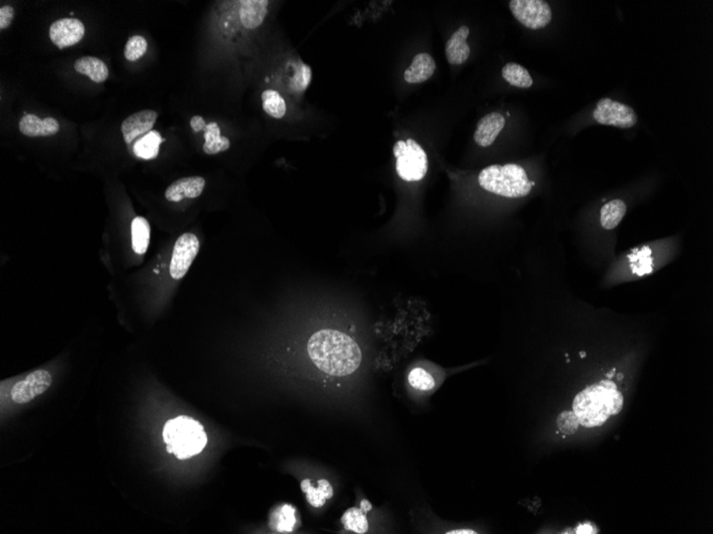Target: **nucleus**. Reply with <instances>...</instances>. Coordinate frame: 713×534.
Listing matches in <instances>:
<instances>
[{
  "instance_id": "f257e3e1",
  "label": "nucleus",
  "mask_w": 713,
  "mask_h": 534,
  "mask_svg": "<svg viewBox=\"0 0 713 534\" xmlns=\"http://www.w3.org/2000/svg\"><path fill=\"white\" fill-rule=\"evenodd\" d=\"M308 353L318 369L335 376L352 374L359 368L362 353L348 335L337 330H321L309 339Z\"/></svg>"
},
{
  "instance_id": "f03ea898",
  "label": "nucleus",
  "mask_w": 713,
  "mask_h": 534,
  "mask_svg": "<svg viewBox=\"0 0 713 534\" xmlns=\"http://www.w3.org/2000/svg\"><path fill=\"white\" fill-rule=\"evenodd\" d=\"M624 396L610 379L590 385L575 397L573 412L584 428L603 426L611 416L621 413Z\"/></svg>"
},
{
  "instance_id": "7ed1b4c3",
  "label": "nucleus",
  "mask_w": 713,
  "mask_h": 534,
  "mask_svg": "<svg viewBox=\"0 0 713 534\" xmlns=\"http://www.w3.org/2000/svg\"><path fill=\"white\" fill-rule=\"evenodd\" d=\"M163 438L168 452L173 453L178 459H190L199 454L207 444V436L202 424L185 415L166 422Z\"/></svg>"
},
{
  "instance_id": "20e7f679",
  "label": "nucleus",
  "mask_w": 713,
  "mask_h": 534,
  "mask_svg": "<svg viewBox=\"0 0 713 534\" xmlns=\"http://www.w3.org/2000/svg\"><path fill=\"white\" fill-rule=\"evenodd\" d=\"M478 184L485 191L509 198H524L534 186L523 167L514 163L485 167L478 175Z\"/></svg>"
},
{
  "instance_id": "39448f33",
  "label": "nucleus",
  "mask_w": 713,
  "mask_h": 534,
  "mask_svg": "<svg viewBox=\"0 0 713 534\" xmlns=\"http://www.w3.org/2000/svg\"><path fill=\"white\" fill-rule=\"evenodd\" d=\"M393 154L397 158V174L402 179L422 181L428 169V160L426 153L416 141L414 139L397 141L393 146Z\"/></svg>"
},
{
  "instance_id": "423d86ee",
  "label": "nucleus",
  "mask_w": 713,
  "mask_h": 534,
  "mask_svg": "<svg viewBox=\"0 0 713 534\" xmlns=\"http://www.w3.org/2000/svg\"><path fill=\"white\" fill-rule=\"evenodd\" d=\"M514 18L531 30L545 28L552 20V10L544 0H512Z\"/></svg>"
},
{
  "instance_id": "0eeeda50",
  "label": "nucleus",
  "mask_w": 713,
  "mask_h": 534,
  "mask_svg": "<svg viewBox=\"0 0 713 534\" xmlns=\"http://www.w3.org/2000/svg\"><path fill=\"white\" fill-rule=\"evenodd\" d=\"M593 115L600 125L615 126L624 129L633 127L638 123V115L630 106L611 98L600 99Z\"/></svg>"
},
{
  "instance_id": "6e6552de",
  "label": "nucleus",
  "mask_w": 713,
  "mask_h": 534,
  "mask_svg": "<svg viewBox=\"0 0 713 534\" xmlns=\"http://www.w3.org/2000/svg\"><path fill=\"white\" fill-rule=\"evenodd\" d=\"M200 250V242L194 234H183L178 237L173 246L171 262H170V275L173 279H181L190 270L194 260Z\"/></svg>"
},
{
  "instance_id": "1a4fd4ad",
  "label": "nucleus",
  "mask_w": 713,
  "mask_h": 534,
  "mask_svg": "<svg viewBox=\"0 0 713 534\" xmlns=\"http://www.w3.org/2000/svg\"><path fill=\"white\" fill-rule=\"evenodd\" d=\"M51 374L47 370H35L26 379L14 385L11 390V398L18 405H25L42 395L51 385Z\"/></svg>"
},
{
  "instance_id": "9d476101",
  "label": "nucleus",
  "mask_w": 713,
  "mask_h": 534,
  "mask_svg": "<svg viewBox=\"0 0 713 534\" xmlns=\"http://www.w3.org/2000/svg\"><path fill=\"white\" fill-rule=\"evenodd\" d=\"M85 32L84 24L78 18H61L51 25L49 38L56 46L62 49L78 44L84 38Z\"/></svg>"
},
{
  "instance_id": "9b49d317",
  "label": "nucleus",
  "mask_w": 713,
  "mask_h": 534,
  "mask_svg": "<svg viewBox=\"0 0 713 534\" xmlns=\"http://www.w3.org/2000/svg\"><path fill=\"white\" fill-rule=\"evenodd\" d=\"M157 117L159 115L156 111L142 110L126 117L121 126L125 144H130L141 134L150 132L156 122Z\"/></svg>"
},
{
  "instance_id": "f8f14e48",
  "label": "nucleus",
  "mask_w": 713,
  "mask_h": 534,
  "mask_svg": "<svg viewBox=\"0 0 713 534\" xmlns=\"http://www.w3.org/2000/svg\"><path fill=\"white\" fill-rule=\"evenodd\" d=\"M205 184L206 182L201 176L181 178L166 189V198L169 202H181L185 198H198L203 193Z\"/></svg>"
},
{
  "instance_id": "ddd939ff",
  "label": "nucleus",
  "mask_w": 713,
  "mask_h": 534,
  "mask_svg": "<svg viewBox=\"0 0 713 534\" xmlns=\"http://www.w3.org/2000/svg\"><path fill=\"white\" fill-rule=\"evenodd\" d=\"M504 126L505 117L501 113H489L478 121L474 132V141L480 148H488L495 142Z\"/></svg>"
},
{
  "instance_id": "4468645a",
  "label": "nucleus",
  "mask_w": 713,
  "mask_h": 534,
  "mask_svg": "<svg viewBox=\"0 0 713 534\" xmlns=\"http://www.w3.org/2000/svg\"><path fill=\"white\" fill-rule=\"evenodd\" d=\"M470 29L467 26H461L451 35L445 44V56L452 65H460L465 63L470 56V46L467 39Z\"/></svg>"
},
{
  "instance_id": "2eb2a0df",
  "label": "nucleus",
  "mask_w": 713,
  "mask_h": 534,
  "mask_svg": "<svg viewBox=\"0 0 713 534\" xmlns=\"http://www.w3.org/2000/svg\"><path fill=\"white\" fill-rule=\"evenodd\" d=\"M436 70V62L430 53L414 56L411 65L405 70L404 78L408 84H422L430 80Z\"/></svg>"
},
{
  "instance_id": "dca6fc26",
  "label": "nucleus",
  "mask_w": 713,
  "mask_h": 534,
  "mask_svg": "<svg viewBox=\"0 0 713 534\" xmlns=\"http://www.w3.org/2000/svg\"><path fill=\"white\" fill-rule=\"evenodd\" d=\"M59 129V123L54 117L41 120L35 115H25L20 121V132L27 136H54Z\"/></svg>"
},
{
  "instance_id": "f3484780",
  "label": "nucleus",
  "mask_w": 713,
  "mask_h": 534,
  "mask_svg": "<svg viewBox=\"0 0 713 534\" xmlns=\"http://www.w3.org/2000/svg\"><path fill=\"white\" fill-rule=\"evenodd\" d=\"M240 18L247 29H256L263 24L267 15V0H246L240 1Z\"/></svg>"
},
{
  "instance_id": "a211bd4d",
  "label": "nucleus",
  "mask_w": 713,
  "mask_h": 534,
  "mask_svg": "<svg viewBox=\"0 0 713 534\" xmlns=\"http://www.w3.org/2000/svg\"><path fill=\"white\" fill-rule=\"evenodd\" d=\"M78 73L87 75L92 82L101 84L106 82L109 76L108 68L101 60L95 57H82L76 60L74 63Z\"/></svg>"
},
{
  "instance_id": "6ab92c4d",
  "label": "nucleus",
  "mask_w": 713,
  "mask_h": 534,
  "mask_svg": "<svg viewBox=\"0 0 713 534\" xmlns=\"http://www.w3.org/2000/svg\"><path fill=\"white\" fill-rule=\"evenodd\" d=\"M297 512L294 507L290 504H282L273 510L271 515V527L275 531L292 532L297 527Z\"/></svg>"
},
{
  "instance_id": "aec40b11",
  "label": "nucleus",
  "mask_w": 713,
  "mask_h": 534,
  "mask_svg": "<svg viewBox=\"0 0 713 534\" xmlns=\"http://www.w3.org/2000/svg\"><path fill=\"white\" fill-rule=\"evenodd\" d=\"M203 151L207 155H216L229 150L231 144L227 136H221V130L216 122L207 124L205 127Z\"/></svg>"
},
{
  "instance_id": "412c9836",
  "label": "nucleus",
  "mask_w": 713,
  "mask_h": 534,
  "mask_svg": "<svg viewBox=\"0 0 713 534\" xmlns=\"http://www.w3.org/2000/svg\"><path fill=\"white\" fill-rule=\"evenodd\" d=\"M302 490L306 494L309 504L315 508L324 506L325 502L330 500L333 495V486L327 480H319L316 488L311 484L310 480H304L302 482Z\"/></svg>"
},
{
  "instance_id": "4be33fe9",
  "label": "nucleus",
  "mask_w": 713,
  "mask_h": 534,
  "mask_svg": "<svg viewBox=\"0 0 713 534\" xmlns=\"http://www.w3.org/2000/svg\"><path fill=\"white\" fill-rule=\"evenodd\" d=\"M163 141L165 140L161 138L159 132L152 130V132L144 134L142 138L139 139L134 144V148H134V154L138 158L144 159V160L155 159L159 156V148Z\"/></svg>"
},
{
  "instance_id": "5701e85b",
  "label": "nucleus",
  "mask_w": 713,
  "mask_h": 534,
  "mask_svg": "<svg viewBox=\"0 0 713 534\" xmlns=\"http://www.w3.org/2000/svg\"><path fill=\"white\" fill-rule=\"evenodd\" d=\"M151 227L142 217H137L132 222V246L135 253L144 255L150 244Z\"/></svg>"
},
{
  "instance_id": "b1692460",
  "label": "nucleus",
  "mask_w": 713,
  "mask_h": 534,
  "mask_svg": "<svg viewBox=\"0 0 713 534\" xmlns=\"http://www.w3.org/2000/svg\"><path fill=\"white\" fill-rule=\"evenodd\" d=\"M627 206L621 200H613L604 204L600 211L601 227L613 229L619 225L625 217Z\"/></svg>"
},
{
  "instance_id": "393cba45",
  "label": "nucleus",
  "mask_w": 713,
  "mask_h": 534,
  "mask_svg": "<svg viewBox=\"0 0 713 534\" xmlns=\"http://www.w3.org/2000/svg\"><path fill=\"white\" fill-rule=\"evenodd\" d=\"M502 77L516 88L528 89L533 86V78L528 70L514 62H509L502 68Z\"/></svg>"
},
{
  "instance_id": "a878e982",
  "label": "nucleus",
  "mask_w": 713,
  "mask_h": 534,
  "mask_svg": "<svg viewBox=\"0 0 713 534\" xmlns=\"http://www.w3.org/2000/svg\"><path fill=\"white\" fill-rule=\"evenodd\" d=\"M263 109L269 117L273 119H282L287 115V103L278 91L265 90L262 93Z\"/></svg>"
},
{
  "instance_id": "bb28decb",
  "label": "nucleus",
  "mask_w": 713,
  "mask_h": 534,
  "mask_svg": "<svg viewBox=\"0 0 713 534\" xmlns=\"http://www.w3.org/2000/svg\"><path fill=\"white\" fill-rule=\"evenodd\" d=\"M311 80H312V68L304 62L299 61L296 66L294 75L290 80V89L296 93L304 92L310 86Z\"/></svg>"
},
{
  "instance_id": "cd10ccee",
  "label": "nucleus",
  "mask_w": 713,
  "mask_h": 534,
  "mask_svg": "<svg viewBox=\"0 0 713 534\" xmlns=\"http://www.w3.org/2000/svg\"><path fill=\"white\" fill-rule=\"evenodd\" d=\"M344 527L356 533H366L368 529V519L361 509L352 508L344 513Z\"/></svg>"
},
{
  "instance_id": "c85d7f7f",
  "label": "nucleus",
  "mask_w": 713,
  "mask_h": 534,
  "mask_svg": "<svg viewBox=\"0 0 713 534\" xmlns=\"http://www.w3.org/2000/svg\"><path fill=\"white\" fill-rule=\"evenodd\" d=\"M147 49H148V43H147L146 39L141 35H134L126 43L124 56L128 61H137L147 53Z\"/></svg>"
},
{
  "instance_id": "c756f323",
  "label": "nucleus",
  "mask_w": 713,
  "mask_h": 534,
  "mask_svg": "<svg viewBox=\"0 0 713 534\" xmlns=\"http://www.w3.org/2000/svg\"><path fill=\"white\" fill-rule=\"evenodd\" d=\"M652 251L650 248H644L643 251L638 252V253L634 254V255L630 256V262H638L636 265H632V272L634 274H638V276L642 275L647 274L652 271V260L650 258Z\"/></svg>"
},
{
  "instance_id": "7c9ffc66",
  "label": "nucleus",
  "mask_w": 713,
  "mask_h": 534,
  "mask_svg": "<svg viewBox=\"0 0 713 534\" xmlns=\"http://www.w3.org/2000/svg\"><path fill=\"white\" fill-rule=\"evenodd\" d=\"M410 385L418 390H430L435 386L434 378L422 368H414L408 376Z\"/></svg>"
},
{
  "instance_id": "2f4dec72",
  "label": "nucleus",
  "mask_w": 713,
  "mask_h": 534,
  "mask_svg": "<svg viewBox=\"0 0 713 534\" xmlns=\"http://www.w3.org/2000/svg\"><path fill=\"white\" fill-rule=\"evenodd\" d=\"M559 432L566 436H574L579 429L580 422L574 412H563L559 414L557 420Z\"/></svg>"
},
{
  "instance_id": "473e14b6",
  "label": "nucleus",
  "mask_w": 713,
  "mask_h": 534,
  "mask_svg": "<svg viewBox=\"0 0 713 534\" xmlns=\"http://www.w3.org/2000/svg\"><path fill=\"white\" fill-rule=\"evenodd\" d=\"M14 15H16V11L11 6H4L0 9V29L1 30L7 29L11 25Z\"/></svg>"
},
{
  "instance_id": "72a5a7b5",
  "label": "nucleus",
  "mask_w": 713,
  "mask_h": 534,
  "mask_svg": "<svg viewBox=\"0 0 713 534\" xmlns=\"http://www.w3.org/2000/svg\"><path fill=\"white\" fill-rule=\"evenodd\" d=\"M190 126H192L194 132H201V130L205 129L206 124H205L204 119H203L202 117H200V115H196V117H192V121H190Z\"/></svg>"
},
{
  "instance_id": "f704fd0d",
  "label": "nucleus",
  "mask_w": 713,
  "mask_h": 534,
  "mask_svg": "<svg viewBox=\"0 0 713 534\" xmlns=\"http://www.w3.org/2000/svg\"><path fill=\"white\" fill-rule=\"evenodd\" d=\"M576 533H596V529L593 527L590 523H585V525L580 526L576 530Z\"/></svg>"
},
{
  "instance_id": "c9c22d12",
  "label": "nucleus",
  "mask_w": 713,
  "mask_h": 534,
  "mask_svg": "<svg viewBox=\"0 0 713 534\" xmlns=\"http://www.w3.org/2000/svg\"><path fill=\"white\" fill-rule=\"evenodd\" d=\"M449 534H476V532L469 529L452 530L447 532Z\"/></svg>"
},
{
  "instance_id": "e433bc0d",
  "label": "nucleus",
  "mask_w": 713,
  "mask_h": 534,
  "mask_svg": "<svg viewBox=\"0 0 713 534\" xmlns=\"http://www.w3.org/2000/svg\"><path fill=\"white\" fill-rule=\"evenodd\" d=\"M371 509H372V504H371L368 500H362L361 510L364 511V512H368V511H370Z\"/></svg>"
},
{
  "instance_id": "4c0bfd02",
  "label": "nucleus",
  "mask_w": 713,
  "mask_h": 534,
  "mask_svg": "<svg viewBox=\"0 0 713 534\" xmlns=\"http://www.w3.org/2000/svg\"><path fill=\"white\" fill-rule=\"evenodd\" d=\"M615 370L616 369H615V368H613V369L611 370V371L609 372V374H607V379H613V376H615Z\"/></svg>"
},
{
  "instance_id": "58836bf2",
  "label": "nucleus",
  "mask_w": 713,
  "mask_h": 534,
  "mask_svg": "<svg viewBox=\"0 0 713 534\" xmlns=\"http://www.w3.org/2000/svg\"><path fill=\"white\" fill-rule=\"evenodd\" d=\"M580 357H581V359H585L586 357L585 352L584 351L580 352Z\"/></svg>"
},
{
  "instance_id": "ea45409f",
  "label": "nucleus",
  "mask_w": 713,
  "mask_h": 534,
  "mask_svg": "<svg viewBox=\"0 0 713 534\" xmlns=\"http://www.w3.org/2000/svg\"><path fill=\"white\" fill-rule=\"evenodd\" d=\"M617 379H619V381L623 380V379H624V374H617Z\"/></svg>"
}]
</instances>
